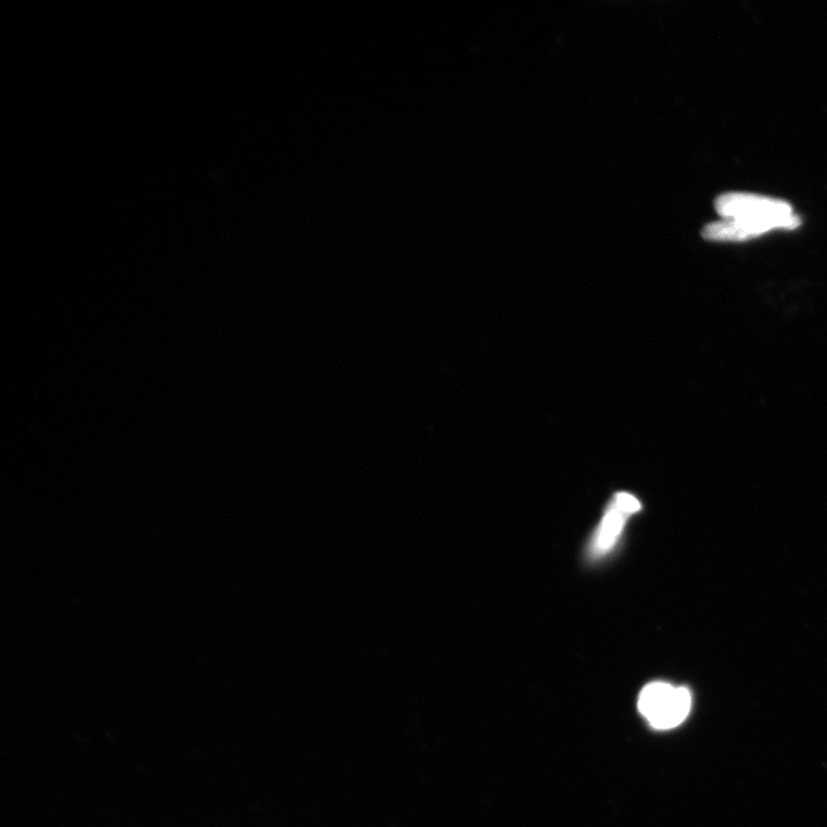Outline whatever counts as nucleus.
<instances>
[{
    "instance_id": "2",
    "label": "nucleus",
    "mask_w": 827,
    "mask_h": 827,
    "mask_svg": "<svg viewBox=\"0 0 827 827\" xmlns=\"http://www.w3.org/2000/svg\"><path fill=\"white\" fill-rule=\"evenodd\" d=\"M715 207L723 219L785 221L792 223L796 228L801 224L792 206L784 200L751 193H725L716 199Z\"/></svg>"
},
{
    "instance_id": "3",
    "label": "nucleus",
    "mask_w": 827,
    "mask_h": 827,
    "mask_svg": "<svg viewBox=\"0 0 827 827\" xmlns=\"http://www.w3.org/2000/svg\"><path fill=\"white\" fill-rule=\"evenodd\" d=\"M641 509L639 500L629 493L616 494L602 519L592 544V553L600 556L608 553L622 535L626 521Z\"/></svg>"
},
{
    "instance_id": "4",
    "label": "nucleus",
    "mask_w": 827,
    "mask_h": 827,
    "mask_svg": "<svg viewBox=\"0 0 827 827\" xmlns=\"http://www.w3.org/2000/svg\"><path fill=\"white\" fill-rule=\"evenodd\" d=\"M795 228L785 221L723 219L707 224L702 230V237L714 242H744L770 230Z\"/></svg>"
},
{
    "instance_id": "1",
    "label": "nucleus",
    "mask_w": 827,
    "mask_h": 827,
    "mask_svg": "<svg viewBox=\"0 0 827 827\" xmlns=\"http://www.w3.org/2000/svg\"><path fill=\"white\" fill-rule=\"evenodd\" d=\"M691 707L689 690L663 682L648 684L638 700L641 715L658 730L674 729L682 724L689 716Z\"/></svg>"
}]
</instances>
